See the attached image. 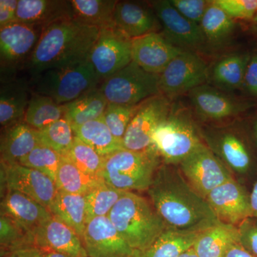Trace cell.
Wrapping results in <instances>:
<instances>
[{"label":"cell","mask_w":257,"mask_h":257,"mask_svg":"<svg viewBox=\"0 0 257 257\" xmlns=\"http://www.w3.org/2000/svg\"><path fill=\"white\" fill-rule=\"evenodd\" d=\"M172 166H160L147 190L167 227L200 232L219 222L207 200Z\"/></svg>","instance_id":"1"},{"label":"cell","mask_w":257,"mask_h":257,"mask_svg":"<svg viewBox=\"0 0 257 257\" xmlns=\"http://www.w3.org/2000/svg\"><path fill=\"white\" fill-rule=\"evenodd\" d=\"M100 29L67 18L45 27L25 67L34 76L89 61Z\"/></svg>","instance_id":"2"},{"label":"cell","mask_w":257,"mask_h":257,"mask_svg":"<svg viewBox=\"0 0 257 257\" xmlns=\"http://www.w3.org/2000/svg\"><path fill=\"white\" fill-rule=\"evenodd\" d=\"M108 217L126 242L141 252L168 228L152 202L133 192L123 194Z\"/></svg>","instance_id":"3"},{"label":"cell","mask_w":257,"mask_h":257,"mask_svg":"<svg viewBox=\"0 0 257 257\" xmlns=\"http://www.w3.org/2000/svg\"><path fill=\"white\" fill-rule=\"evenodd\" d=\"M160 157L153 150H121L104 157L102 177L122 192L147 191L160 167Z\"/></svg>","instance_id":"4"},{"label":"cell","mask_w":257,"mask_h":257,"mask_svg":"<svg viewBox=\"0 0 257 257\" xmlns=\"http://www.w3.org/2000/svg\"><path fill=\"white\" fill-rule=\"evenodd\" d=\"M100 83L89 61L72 67L52 69L35 77L33 93L65 104L95 89Z\"/></svg>","instance_id":"5"},{"label":"cell","mask_w":257,"mask_h":257,"mask_svg":"<svg viewBox=\"0 0 257 257\" xmlns=\"http://www.w3.org/2000/svg\"><path fill=\"white\" fill-rule=\"evenodd\" d=\"M108 103L138 105L150 98L161 94L160 74H152L132 61L99 87Z\"/></svg>","instance_id":"6"},{"label":"cell","mask_w":257,"mask_h":257,"mask_svg":"<svg viewBox=\"0 0 257 257\" xmlns=\"http://www.w3.org/2000/svg\"><path fill=\"white\" fill-rule=\"evenodd\" d=\"M196 128L184 115L170 114L154 132L152 150L165 165H179L202 145Z\"/></svg>","instance_id":"7"},{"label":"cell","mask_w":257,"mask_h":257,"mask_svg":"<svg viewBox=\"0 0 257 257\" xmlns=\"http://www.w3.org/2000/svg\"><path fill=\"white\" fill-rule=\"evenodd\" d=\"M179 166L189 185L205 199L213 189L234 179L210 149L203 143Z\"/></svg>","instance_id":"8"},{"label":"cell","mask_w":257,"mask_h":257,"mask_svg":"<svg viewBox=\"0 0 257 257\" xmlns=\"http://www.w3.org/2000/svg\"><path fill=\"white\" fill-rule=\"evenodd\" d=\"M132 40L113 25L100 29L89 62L100 82L119 72L132 62Z\"/></svg>","instance_id":"9"},{"label":"cell","mask_w":257,"mask_h":257,"mask_svg":"<svg viewBox=\"0 0 257 257\" xmlns=\"http://www.w3.org/2000/svg\"><path fill=\"white\" fill-rule=\"evenodd\" d=\"M43 29V27L18 21L0 28L2 74L9 75L20 66L26 65Z\"/></svg>","instance_id":"10"},{"label":"cell","mask_w":257,"mask_h":257,"mask_svg":"<svg viewBox=\"0 0 257 257\" xmlns=\"http://www.w3.org/2000/svg\"><path fill=\"white\" fill-rule=\"evenodd\" d=\"M169 99L162 94L139 104L123 138L125 150L144 152L152 150L154 132L170 114Z\"/></svg>","instance_id":"11"},{"label":"cell","mask_w":257,"mask_h":257,"mask_svg":"<svg viewBox=\"0 0 257 257\" xmlns=\"http://www.w3.org/2000/svg\"><path fill=\"white\" fill-rule=\"evenodd\" d=\"M207 65L192 51L184 50L160 74L161 94L175 97L190 92L207 80Z\"/></svg>","instance_id":"12"},{"label":"cell","mask_w":257,"mask_h":257,"mask_svg":"<svg viewBox=\"0 0 257 257\" xmlns=\"http://www.w3.org/2000/svg\"><path fill=\"white\" fill-rule=\"evenodd\" d=\"M17 191L49 209L58 189L55 181L40 171L19 165L1 163V194Z\"/></svg>","instance_id":"13"},{"label":"cell","mask_w":257,"mask_h":257,"mask_svg":"<svg viewBox=\"0 0 257 257\" xmlns=\"http://www.w3.org/2000/svg\"><path fill=\"white\" fill-rule=\"evenodd\" d=\"M82 241L88 257H138L140 253L121 237L108 216L89 221Z\"/></svg>","instance_id":"14"},{"label":"cell","mask_w":257,"mask_h":257,"mask_svg":"<svg viewBox=\"0 0 257 257\" xmlns=\"http://www.w3.org/2000/svg\"><path fill=\"white\" fill-rule=\"evenodd\" d=\"M206 200L221 222L238 226L251 218L249 195L234 179L213 189Z\"/></svg>","instance_id":"15"},{"label":"cell","mask_w":257,"mask_h":257,"mask_svg":"<svg viewBox=\"0 0 257 257\" xmlns=\"http://www.w3.org/2000/svg\"><path fill=\"white\" fill-rule=\"evenodd\" d=\"M155 15L164 28V37L174 45L184 50L199 48L206 41L200 26L182 16L170 1L152 3Z\"/></svg>","instance_id":"16"},{"label":"cell","mask_w":257,"mask_h":257,"mask_svg":"<svg viewBox=\"0 0 257 257\" xmlns=\"http://www.w3.org/2000/svg\"><path fill=\"white\" fill-rule=\"evenodd\" d=\"M183 51L156 32L132 40V60L152 74L162 73Z\"/></svg>","instance_id":"17"},{"label":"cell","mask_w":257,"mask_h":257,"mask_svg":"<svg viewBox=\"0 0 257 257\" xmlns=\"http://www.w3.org/2000/svg\"><path fill=\"white\" fill-rule=\"evenodd\" d=\"M34 245L42 251H56L70 257H88L79 235L55 216L36 230Z\"/></svg>","instance_id":"18"},{"label":"cell","mask_w":257,"mask_h":257,"mask_svg":"<svg viewBox=\"0 0 257 257\" xmlns=\"http://www.w3.org/2000/svg\"><path fill=\"white\" fill-rule=\"evenodd\" d=\"M1 214L10 216L34 236L35 231L52 218L47 208L14 190H8L2 197Z\"/></svg>","instance_id":"19"},{"label":"cell","mask_w":257,"mask_h":257,"mask_svg":"<svg viewBox=\"0 0 257 257\" xmlns=\"http://www.w3.org/2000/svg\"><path fill=\"white\" fill-rule=\"evenodd\" d=\"M157 18L155 13L141 3L118 1L115 7L112 25L128 38H138L155 32Z\"/></svg>","instance_id":"20"},{"label":"cell","mask_w":257,"mask_h":257,"mask_svg":"<svg viewBox=\"0 0 257 257\" xmlns=\"http://www.w3.org/2000/svg\"><path fill=\"white\" fill-rule=\"evenodd\" d=\"M189 96L197 112L210 119H222L234 116L250 106L233 100L214 88L204 84L190 91Z\"/></svg>","instance_id":"21"},{"label":"cell","mask_w":257,"mask_h":257,"mask_svg":"<svg viewBox=\"0 0 257 257\" xmlns=\"http://www.w3.org/2000/svg\"><path fill=\"white\" fill-rule=\"evenodd\" d=\"M41 145L38 130L26 123H19L3 130L0 142L1 163L19 164L38 145Z\"/></svg>","instance_id":"22"},{"label":"cell","mask_w":257,"mask_h":257,"mask_svg":"<svg viewBox=\"0 0 257 257\" xmlns=\"http://www.w3.org/2000/svg\"><path fill=\"white\" fill-rule=\"evenodd\" d=\"M72 18L69 1L19 0L16 21L45 28L62 19Z\"/></svg>","instance_id":"23"},{"label":"cell","mask_w":257,"mask_h":257,"mask_svg":"<svg viewBox=\"0 0 257 257\" xmlns=\"http://www.w3.org/2000/svg\"><path fill=\"white\" fill-rule=\"evenodd\" d=\"M239 239L237 226L219 221L199 233L193 248L198 257H224Z\"/></svg>","instance_id":"24"},{"label":"cell","mask_w":257,"mask_h":257,"mask_svg":"<svg viewBox=\"0 0 257 257\" xmlns=\"http://www.w3.org/2000/svg\"><path fill=\"white\" fill-rule=\"evenodd\" d=\"M29 101L28 88L20 81L4 79L0 89V124L2 128L24 122Z\"/></svg>","instance_id":"25"},{"label":"cell","mask_w":257,"mask_h":257,"mask_svg":"<svg viewBox=\"0 0 257 257\" xmlns=\"http://www.w3.org/2000/svg\"><path fill=\"white\" fill-rule=\"evenodd\" d=\"M49 210L52 216L72 228L82 239L87 224L85 195L58 191Z\"/></svg>","instance_id":"26"},{"label":"cell","mask_w":257,"mask_h":257,"mask_svg":"<svg viewBox=\"0 0 257 257\" xmlns=\"http://www.w3.org/2000/svg\"><path fill=\"white\" fill-rule=\"evenodd\" d=\"M108 101L99 87L93 89L85 94L64 104V119L69 121L72 127L80 126L102 117Z\"/></svg>","instance_id":"27"},{"label":"cell","mask_w":257,"mask_h":257,"mask_svg":"<svg viewBox=\"0 0 257 257\" xmlns=\"http://www.w3.org/2000/svg\"><path fill=\"white\" fill-rule=\"evenodd\" d=\"M104 182L102 176L85 173L68 159L62 156L55 179L58 191L86 195Z\"/></svg>","instance_id":"28"},{"label":"cell","mask_w":257,"mask_h":257,"mask_svg":"<svg viewBox=\"0 0 257 257\" xmlns=\"http://www.w3.org/2000/svg\"><path fill=\"white\" fill-rule=\"evenodd\" d=\"M74 135L101 156L124 150L123 142L113 136L103 117L72 127Z\"/></svg>","instance_id":"29"},{"label":"cell","mask_w":257,"mask_h":257,"mask_svg":"<svg viewBox=\"0 0 257 257\" xmlns=\"http://www.w3.org/2000/svg\"><path fill=\"white\" fill-rule=\"evenodd\" d=\"M116 0H70L71 15L74 20L99 29L111 26Z\"/></svg>","instance_id":"30"},{"label":"cell","mask_w":257,"mask_h":257,"mask_svg":"<svg viewBox=\"0 0 257 257\" xmlns=\"http://www.w3.org/2000/svg\"><path fill=\"white\" fill-rule=\"evenodd\" d=\"M200 232L167 228L150 248L140 251L138 257H179L193 247Z\"/></svg>","instance_id":"31"},{"label":"cell","mask_w":257,"mask_h":257,"mask_svg":"<svg viewBox=\"0 0 257 257\" xmlns=\"http://www.w3.org/2000/svg\"><path fill=\"white\" fill-rule=\"evenodd\" d=\"M64 104H58L48 96L32 93L24 121L35 130H41L64 118Z\"/></svg>","instance_id":"32"},{"label":"cell","mask_w":257,"mask_h":257,"mask_svg":"<svg viewBox=\"0 0 257 257\" xmlns=\"http://www.w3.org/2000/svg\"><path fill=\"white\" fill-rule=\"evenodd\" d=\"M250 59L251 55L248 54H234L223 57L213 69L214 82L230 89L242 87Z\"/></svg>","instance_id":"33"},{"label":"cell","mask_w":257,"mask_h":257,"mask_svg":"<svg viewBox=\"0 0 257 257\" xmlns=\"http://www.w3.org/2000/svg\"><path fill=\"white\" fill-rule=\"evenodd\" d=\"M205 40L214 45H220L232 34L235 28L234 19L211 2L200 24Z\"/></svg>","instance_id":"34"},{"label":"cell","mask_w":257,"mask_h":257,"mask_svg":"<svg viewBox=\"0 0 257 257\" xmlns=\"http://www.w3.org/2000/svg\"><path fill=\"white\" fill-rule=\"evenodd\" d=\"M124 192L104 182L86 194V223L96 217L108 216Z\"/></svg>","instance_id":"35"},{"label":"cell","mask_w":257,"mask_h":257,"mask_svg":"<svg viewBox=\"0 0 257 257\" xmlns=\"http://www.w3.org/2000/svg\"><path fill=\"white\" fill-rule=\"evenodd\" d=\"M35 246L34 236L10 216H0L1 257L15 250Z\"/></svg>","instance_id":"36"},{"label":"cell","mask_w":257,"mask_h":257,"mask_svg":"<svg viewBox=\"0 0 257 257\" xmlns=\"http://www.w3.org/2000/svg\"><path fill=\"white\" fill-rule=\"evenodd\" d=\"M89 175L102 176L104 157L77 137L67 153L62 155Z\"/></svg>","instance_id":"37"},{"label":"cell","mask_w":257,"mask_h":257,"mask_svg":"<svg viewBox=\"0 0 257 257\" xmlns=\"http://www.w3.org/2000/svg\"><path fill=\"white\" fill-rule=\"evenodd\" d=\"M38 131L41 145L52 149L61 155L67 153L75 138L72 126L64 118Z\"/></svg>","instance_id":"38"},{"label":"cell","mask_w":257,"mask_h":257,"mask_svg":"<svg viewBox=\"0 0 257 257\" xmlns=\"http://www.w3.org/2000/svg\"><path fill=\"white\" fill-rule=\"evenodd\" d=\"M221 157L236 172L245 173L251 166V159L243 142L232 134H225L219 142Z\"/></svg>","instance_id":"39"},{"label":"cell","mask_w":257,"mask_h":257,"mask_svg":"<svg viewBox=\"0 0 257 257\" xmlns=\"http://www.w3.org/2000/svg\"><path fill=\"white\" fill-rule=\"evenodd\" d=\"M62 155L45 145H40L19 162V165L34 169L49 176L55 182Z\"/></svg>","instance_id":"40"},{"label":"cell","mask_w":257,"mask_h":257,"mask_svg":"<svg viewBox=\"0 0 257 257\" xmlns=\"http://www.w3.org/2000/svg\"><path fill=\"white\" fill-rule=\"evenodd\" d=\"M138 106L139 104L130 106L108 103L102 117L115 138L123 142L128 124Z\"/></svg>","instance_id":"41"},{"label":"cell","mask_w":257,"mask_h":257,"mask_svg":"<svg viewBox=\"0 0 257 257\" xmlns=\"http://www.w3.org/2000/svg\"><path fill=\"white\" fill-rule=\"evenodd\" d=\"M213 2L232 19L253 20L257 14V0H216Z\"/></svg>","instance_id":"42"},{"label":"cell","mask_w":257,"mask_h":257,"mask_svg":"<svg viewBox=\"0 0 257 257\" xmlns=\"http://www.w3.org/2000/svg\"><path fill=\"white\" fill-rule=\"evenodd\" d=\"M170 2L182 16L199 26L211 3L204 0H170Z\"/></svg>","instance_id":"43"},{"label":"cell","mask_w":257,"mask_h":257,"mask_svg":"<svg viewBox=\"0 0 257 257\" xmlns=\"http://www.w3.org/2000/svg\"><path fill=\"white\" fill-rule=\"evenodd\" d=\"M249 219L243 221L238 226L239 243L246 251L257 257V224Z\"/></svg>","instance_id":"44"},{"label":"cell","mask_w":257,"mask_h":257,"mask_svg":"<svg viewBox=\"0 0 257 257\" xmlns=\"http://www.w3.org/2000/svg\"><path fill=\"white\" fill-rule=\"evenodd\" d=\"M243 87L250 94L257 96V53L251 56L245 73Z\"/></svg>","instance_id":"45"},{"label":"cell","mask_w":257,"mask_h":257,"mask_svg":"<svg viewBox=\"0 0 257 257\" xmlns=\"http://www.w3.org/2000/svg\"><path fill=\"white\" fill-rule=\"evenodd\" d=\"M19 0H0V28L16 21Z\"/></svg>","instance_id":"46"},{"label":"cell","mask_w":257,"mask_h":257,"mask_svg":"<svg viewBox=\"0 0 257 257\" xmlns=\"http://www.w3.org/2000/svg\"><path fill=\"white\" fill-rule=\"evenodd\" d=\"M42 250L36 246H29L12 251L2 257H41Z\"/></svg>","instance_id":"47"},{"label":"cell","mask_w":257,"mask_h":257,"mask_svg":"<svg viewBox=\"0 0 257 257\" xmlns=\"http://www.w3.org/2000/svg\"><path fill=\"white\" fill-rule=\"evenodd\" d=\"M224 257H255L251 253L246 251L239 243H235L229 251H227Z\"/></svg>","instance_id":"48"},{"label":"cell","mask_w":257,"mask_h":257,"mask_svg":"<svg viewBox=\"0 0 257 257\" xmlns=\"http://www.w3.org/2000/svg\"><path fill=\"white\" fill-rule=\"evenodd\" d=\"M250 207H251V218L257 219V179L253 184L252 190L249 194Z\"/></svg>","instance_id":"49"},{"label":"cell","mask_w":257,"mask_h":257,"mask_svg":"<svg viewBox=\"0 0 257 257\" xmlns=\"http://www.w3.org/2000/svg\"><path fill=\"white\" fill-rule=\"evenodd\" d=\"M41 257H70L64 253L53 251H42Z\"/></svg>","instance_id":"50"},{"label":"cell","mask_w":257,"mask_h":257,"mask_svg":"<svg viewBox=\"0 0 257 257\" xmlns=\"http://www.w3.org/2000/svg\"><path fill=\"white\" fill-rule=\"evenodd\" d=\"M179 257H198L197 253L194 251V248H191L188 251H186L184 253H182L181 256Z\"/></svg>","instance_id":"51"},{"label":"cell","mask_w":257,"mask_h":257,"mask_svg":"<svg viewBox=\"0 0 257 257\" xmlns=\"http://www.w3.org/2000/svg\"><path fill=\"white\" fill-rule=\"evenodd\" d=\"M252 20L253 26H254V28H256L257 30V14L255 15V17L254 18H253Z\"/></svg>","instance_id":"52"},{"label":"cell","mask_w":257,"mask_h":257,"mask_svg":"<svg viewBox=\"0 0 257 257\" xmlns=\"http://www.w3.org/2000/svg\"><path fill=\"white\" fill-rule=\"evenodd\" d=\"M255 130H256V139H257V122L256 124V126H255Z\"/></svg>","instance_id":"53"}]
</instances>
